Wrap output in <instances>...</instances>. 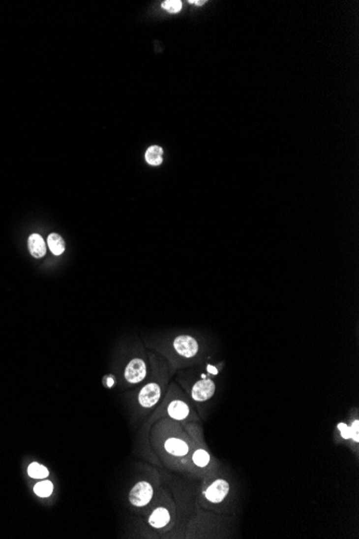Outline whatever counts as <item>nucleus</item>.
<instances>
[{"label":"nucleus","instance_id":"412c9836","mask_svg":"<svg viewBox=\"0 0 359 539\" xmlns=\"http://www.w3.org/2000/svg\"><path fill=\"white\" fill-rule=\"evenodd\" d=\"M113 383H114L113 378H109V380H108V386H112Z\"/></svg>","mask_w":359,"mask_h":539},{"label":"nucleus","instance_id":"a211bd4d","mask_svg":"<svg viewBox=\"0 0 359 539\" xmlns=\"http://www.w3.org/2000/svg\"><path fill=\"white\" fill-rule=\"evenodd\" d=\"M351 428H352V438L354 439L356 443H358L359 442V434H358L359 433V421L358 420L354 421V423H353V425H352Z\"/></svg>","mask_w":359,"mask_h":539},{"label":"nucleus","instance_id":"f8f14e48","mask_svg":"<svg viewBox=\"0 0 359 539\" xmlns=\"http://www.w3.org/2000/svg\"><path fill=\"white\" fill-rule=\"evenodd\" d=\"M48 246L50 250L54 255H60L65 251V241H63L62 237L59 234H51L48 237Z\"/></svg>","mask_w":359,"mask_h":539},{"label":"nucleus","instance_id":"6e6552de","mask_svg":"<svg viewBox=\"0 0 359 539\" xmlns=\"http://www.w3.org/2000/svg\"><path fill=\"white\" fill-rule=\"evenodd\" d=\"M165 449L168 453H170L172 455L184 456L187 454L188 445L186 443H184L181 439L170 438L165 443Z\"/></svg>","mask_w":359,"mask_h":539},{"label":"nucleus","instance_id":"0eeeda50","mask_svg":"<svg viewBox=\"0 0 359 539\" xmlns=\"http://www.w3.org/2000/svg\"><path fill=\"white\" fill-rule=\"evenodd\" d=\"M28 248H30V254L36 258L43 257L46 253V246L44 240L38 234L30 235V239H28Z\"/></svg>","mask_w":359,"mask_h":539},{"label":"nucleus","instance_id":"20e7f679","mask_svg":"<svg viewBox=\"0 0 359 539\" xmlns=\"http://www.w3.org/2000/svg\"><path fill=\"white\" fill-rule=\"evenodd\" d=\"M160 398V387L157 383H149L139 393V403L144 408H150L157 404Z\"/></svg>","mask_w":359,"mask_h":539},{"label":"nucleus","instance_id":"f3484780","mask_svg":"<svg viewBox=\"0 0 359 539\" xmlns=\"http://www.w3.org/2000/svg\"><path fill=\"white\" fill-rule=\"evenodd\" d=\"M338 428L340 430L341 435H342V437L344 439L352 438V428L350 426H347L346 424H344V423H339Z\"/></svg>","mask_w":359,"mask_h":539},{"label":"nucleus","instance_id":"ddd939ff","mask_svg":"<svg viewBox=\"0 0 359 539\" xmlns=\"http://www.w3.org/2000/svg\"><path fill=\"white\" fill-rule=\"evenodd\" d=\"M27 473L30 475V477L33 479H44L49 476V471L45 466L39 464L37 462H33L28 466Z\"/></svg>","mask_w":359,"mask_h":539},{"label":"nucleus","instance_id":"1a4fd4ad","mask_svg":"<svg viewBox=\"0 0 359 539\" xmlns=\"http://www.w3.org/2000/svg\"><path fill=\"white\" fill-rule=\"evenodd\" d=\"M168 413L172 419L184 420L189 413L188 406L182 401H173L168 406Z\"/></svg>","mask_w":359,"mask_h":539},{"label":"nucleus","instance_id":"dca6fc26","mask_svg":"<svg viewBox=\"0 0 359 539\" xmlns=\"http://www.w3.org/2000/svg\"><path fill=\"white\" fill-rule=\"evenodd\" d=\"M161 7L169 13H178L182 9V1H180V0H166L161 4Z\"/></svg>","mask_w":359,"mask_h":539},{"label":"nucleus","instance_id":"9b49d317","mask_svg":"<svg viewBox=\"0 0 359 539\" xmlns=\"http://www.w3.org/2000/svg\"><path fill=\"white\" fill-rule=\"evenodd\" d=\"M164 150L158 146L150 147L146 152V160L150 166H159L163 163Z\"/></svg>","mask_w":359,"mask_h":539},{"label":"nucleus","instance_id":"9d476101","mask_svg":"<svg viewBox=\"0 0 359 539\" xmlns=\"http://www.w3.org/2000/svg\"><path fill=\"white\" fill-rule=\"evenodd\" d=\"M170 521L169 511L165 508H157L154 510L149 519V523L155 529H161L166 526Z\"/></svg>","mask_w":359,"mask_h":539},{"label":"nucleus","instance_id":"2eb2a0df","mask_svg":"<svg viewBox=\"0 0 359 539\" xmlns=\"http://www.w3.org/2000/svg\"><path fill=\"white\" fill-rule=\"evenodd\" d=\"M193 461L197 466L205 467L210 462V455L205 450H197L193 455Z\"/></svg>","mask_w":359,"mask_h":539},{"label":"nucleus","instance_id":"f257e3e1","mask_svg":"<svg viewBox=\"0 0 359 539\" xmlns=\"http://www.w3.org/2000/svg\"><path fill=\"white\" fill-rule=\"evenodd\" d=\"M153 497V488L147 481L138 482L129 493V502L134 506L143 507L148 505Z\"/></svg>","mask_w":359,"mask_h":539},{"label":"nucleus","instance_id":"6ab92c4d","mask_svg":"<svg viewBox=\"0 0 359 539\" xmlns=\"http://www.w3.org/2000/svg\"><path fill=\"white\" fill-rule=\"evenodd\" d=\"M208 372H209V373L212 374V375H217V369H216L215 367L211 366V365H209V366H208Z\"/></svg>","mask_w":359,"mask_h":539},{"label":"nucleus","instance_id":"4468645a","mask_svg":"<svg viewBox=\"0 0 359 539\" xmlns=\"http://www.w3.org/2000/svg\"><path fill=\"white\" fill-rule=\"evenodd\" d=\"M54 485L49 480L41 481V482L34 485L33 491L39 497H49L53 493Z\"/></svg>","mask_w":359,"mask_h":539},{"label":"nucleus","instance_id":"7ed1b4c3","mask_svg":"<svg viewBox=\"0 0 359 539\" xmlns=\"http://www.w3.org/2000/svg\"><path fill=\"white\" fill-rule=\"evenodd\" d=\"M147 376V365L141 358H134L125 369V379L129 383H139Z\"/></svg>","mask_w":359,"mask_h":539},{"label":"nucleus","instance_id":"39448f33","mask_svg":"<svg viewBox=\"0 0 359 539\" xmlns=\"http://www.w3.org/2000/svg\"><path fill=\"white\" fill-rule=\"evenodd\" d=\"M215 392V384L210 379H202L196 382L192 390V396L196 402H205L213 396Z\"/></svg>","mask_w":359,"mask_h":539},{"label":"nucleus","instance_id":"aec40b11","mask_svg":"<svg viewBox=\"0 0 359 539\" xmlns=\"http://www.w3.org/2000/svg\"><path fill=\"white\" fill-rule=\"evenodd\" d=\"M189 3H194V4H197V5H202L204 3H206V0H201V1H198V0H190Z\"/></svg>","mask_w":359,"mask_h":539},{"label":"nucleus","instance_id":"f03ea898","mask_svg":"<svg viewBox=\"0 0 359 539\" xmlns=\"http://www.w3.org/2000/svg\"><path fill=\"white\" fill-rule=\"evenodd\" d=\"M173 347L180 355L187 358L195 356L199 350V346L196 339L186 335L177 337L173 341Z\"/></svg>","mask_w":359,"mask_h":539},{"label":"nucleus","instance_id":"423d86ee","mask_svg":"<svg viewBox=\"0 0 359 539\" xmlns=\"http://www.w3.org/2000/svg\"><path fill=\"white\" fill-rule=\"evenodd\" d=\"M229 492V484L227 481L223 479H218L213 482L209 489L205 492V495L208 501L212 503H221L224 498L227 496Z\"/></svg>","mask_w":359,"mask_h":539}]
</instances>
